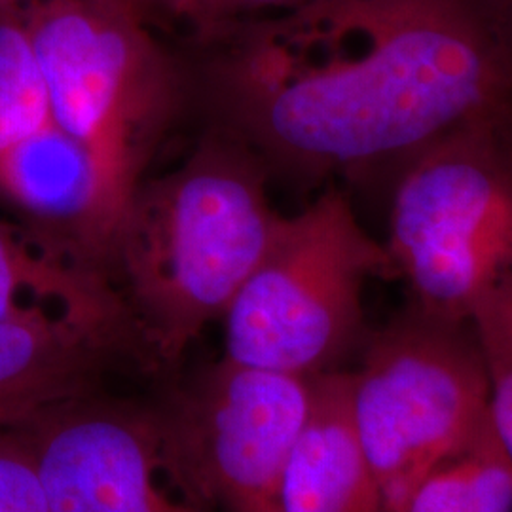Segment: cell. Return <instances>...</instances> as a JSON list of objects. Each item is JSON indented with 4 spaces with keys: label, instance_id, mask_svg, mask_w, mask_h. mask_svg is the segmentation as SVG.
Returning <instances> with one entry per match:
<instances>
[{
    "label": "cell",
    "instance_id": "obj_3",
    "mask_svg": "<svg viewBox=\"0 0 512 512\" xmlns=\"http://www.w3.org/2000/svg\"><path fill=\"white\" fill-rule=\"evenodd\" d=\"M19 14L55 122L90 164L93 253L110 274L129 205L177 118L183 76L133 0H31Z\"/></svg>",
    "mask_w": 512,
    "mask_h": 512
},
{
    "label": "cell",
    "instance_id": "obj_19",
    "mask_svg": "<svg viewBox=\"0 0 512 512\" xmlns=\"http://www.w3.org/2000/svg\"><path fill=\"white\" fill-rule=\"evenodd\" d=\"M31 0H0V14L6 12H19L23 6H27Z\"/></svg>",
    "mask_w": 512,
    "mask_h": 512
},
{
    "label": "cell",
    "instance_id": "obj_10",
    "mask_svg": "<svg viewBox=\"0 0 512 512\" xmlns=\"http://www.w3.org/2000/svg\"><path fill=\"white\" fill-rule=\"evenodd\" d=\"M31 315L137 329L114 279L80 245L37 224L0 220V321Z\"/></svg>",
    "mask_w": 512,
    "mask_h": 512
},
{
    "label": "cell",
    "instance_id": "obj_8",
    "mask_svg": "<svg viewBox=\"0 0 512 512\" xmlns=\"http://www.w3.org/2000/svg\"><path fill=\"white\" fill-rule=\"evenodd\" d=\"M16 431L37 463L50 512H211L167 476L156 410L95 395Z\"/></svg>",
    "mask_w": 512,
    "mask_h": 512
},
{
    "label": "cell",
    "instance_id": "obj_5",
    "mask_svg": "<svg viewBox=\"0 0 512 512\" xmlns=\"http://www.w3.org/2000/svg\"><path fill=\"white\" fill-rule=\"evenodd\" d=\"M349 372L351 418L389 512L490 427V380L471 323L410 304L368 334Z\"/></svg>",
    "mask_w": 512,
    "mask_h": 512
},
{
    "label": "cell",
    "instance_id": "obj_11",
    "mask_svg": "<svg viewBox=\"0 0 512 512\" xmlns=\"http://www.w3.org/2000/svg\"><path fill=\"white\" fill-rule=\"evenodd\" d=\"M279 512H389L353 427L349 372L315 376L310 416L281 482Z\"/></svg>",
    "mask_w": 512,
    "mask_h": 512
},
{
    "label": "cell",
    "instance_id": "obj_18",
    "mask_svg": "<svg viewBox=\"0 0 512 512\" xmlns=\"http://www.w3.org/2000/svg\"><path fill=\"white\" fill-rule=\"evenodd\" d=\"M482 4L512 46V0H482Z\"/></svg>",
    "mask_w": 512,
    "mask_h": 512
},
{
    "label": "cell",
    "instance_id": "obj_4",
    "mask_svg": "<svg viewBox=\"0 0 512 512\" xmlns=\"http://www.w3.org/2000/svg\"><path fill=\"white\" fill-rule=\"evenodd\" d=\"M372 277L399 274L348 196L330 188L279 222L268 253L224 313L226 357L298 376L336 370L365 342L363 291Z\"/></svg>",
    "mask_w": 512,
    "mask_h": 512
},
{
    "label": "cell",
    "instance_id": "obj_14",
    "mask_svg": "<svg viewBox=\"0 0 512 512\" xmlns=\"http://www.w3.org/2000/svg\"><path fill=\"white\" fill-rule=\"evenodd\" d=\"M490 380V420L512 463V279L486 294L471 315Z\"/></svg>",
    "mask_w": 512,
    "mask_h": 512
},
{
    "label": "cell",
    "instance_id": "obj_12",
    "mask_svg": "<svg viewBox=\"0 0 512 512\" xmlns=\"http://www.w3.org/2000/svg\"><path fill=\"white\" fill-rule=\"evenodd\" d=\"M403 512H512V463L494 427L427 476Z\"/></svg>",
    "mask_w": 512,
    "mask_h": 512
},
{
    "label": "cell",
    "instance_id": "obj_9",
    "mask_svg": "<svg viewBox=\"0 0 512 512\" xmlns=\"http://www.w3.org/2000/svg\"><path fill=\"white\" fill-rule=\"evenodd\" d=\"M143 349L139 330L128 325L57 315L0 321V431L93 395L112 361Z\"/></svg>",
    "mask_w": 512,
    "mask_h": 512
},
{
    "label": "cell",
    "instance_id": "obj_15",
    "mask_svg": "<svg viewBox=\"0 0 512 512\" xmlns=\"http://www.w3.org/2000/svg\"><path fill=\"white\" fill-rule=\"evenodd\" d=\"M0 512H50L33 452L16 429L0 431Z\"/></svg>",
    "mask_w": 512,
    "mask_h": 512
},
{
    "label": "cell",
    "instance_id": "obj_1",
    "mask_svg": "<svg viewBox=\"0 0 512 512\" xmlns=\"http://www.w3.org/2000/svg\"><path fill=\"white\" fill-rule=\"evenodd\" d=\"M222 35L213 92L230 131L311 181L401 171L511 118L512 46L482 0H302Z\"/></svg>",
    "mask_w": 512,
    "mask_h": 512
},
{
    "label": "cell",
    "instance_id": "obj_7",
    "mask_svg": "<svg viewBox=\"0 0 512 512\" xmlns=\"http://www.w3.org/2000/svg\"><path fill=\"white\" fill-rule=\"evenodd\" d=\"M315 376L224 357L156 410L165 469L207 511L279 512V490L313 404Z\"/></svg>",
    "mask_w": 512,
    "mask_h": 512
},
{
    "label": "cell",
    "instance_id": "obj_2",
    "mask_svg": "<svg viewBox=\"0 0 512 512\" xmlns=\"http://www.w3.org/2000/svg\"><path fill=\"white\" fill-rule=\"evenodd\" d=\"M255 150L232 131L205 137L129 205L110 255L147 353L175 363L224 317L281 222Z\"/></svg>",
    "mask_w": 512,
    "mask_h": 512
},
{
    "label": "cell",
    "instance_id": "obj_16",
    "mask_svg": "<svg viewBox=\"0 0 512 512\" xmlns=\"http://www.w3.org/2000/svg\"><path fill=\"white\" fill-rule=\"evenodd\" d=\"M298 2L302 0H200L192 27L203 37H219L238 23L270 16Z\"/></svg>",
    "mask_w": 512,
    "mask_h": 512
},
{
    "label": "cell",
    "instance_id": "obj_13",
    "mask_svg": "<svg viewBox=\"0 0 512 512\" xmlns=\"http://www.w3.org/2000/svg\"><path fill=\"white\" fill-rule=\"evenodd\" d=\"M52 124L46 82L23 18L0 14V160Z\"/></svg>",
    "mask_w": 512,
    "mask_h": 512
},
{
    "label": "cell",
    "instance_id": "obj_17",
    "mask_svg": "<svg viewBox=\"0 0 512 512\" xmlns=\"http://www.w3.org/2000/svg\"><path fill=\"white\" fill-rule=\"evenodd\" d=\"M152 21L158 16H169V18H183L192 25L200 0H133Z\"/></svg>",
    "mask_w": 512,
    "mask_h": 512
},
{
    "label": "cell",
    "instance_id": "obj_6",
    "mask_svg": "<svg viewBox=\"0 0 512 512\" xmlns=\"http://www.w3.org/2000/svg\"><path fill=\"white\" fill-rule=\"evenodd\" d=\"M385 245L412 304L471 323L476 304L512 279L509 120L459 129L399 171Z\"/></svg>",
    "mask_w": 512,
    "mask_h": 512
}]
</instances>
